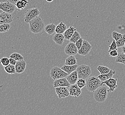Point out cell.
Listing matches in <instances>:
<instances>
[{
	"label": "cell",
	"instance_id": "1",
	"mask_svg": "<svg viewBox=\"0 0 125 115\" xmlns=\"http://www.w3.org/2000/svg\"><path fill=\"white\" fill-rule=\"evenodd\" d=\"M29 24V31L34 34L41 33L44 30L45 27L43 20L39 16L31 20Z\"/></svg>",
	"mask_w": 125,
	"mask_h": 115
},
{
	"label": "cell",
	"instance_id": "2",
	"mask_svg": "<svg viewBox=\"0 0 125 115\" xmlns=\"http://www.w3.org/2000/svg\"><path fill=\"white\" fill-rule=\"evenodd\" d=\"M109 92V89L106 87L101 86L94 92V99L99 103L104 102L107 99Z\"/></svg>",
	"mask_w": 125,
	"mask_h": 115
},
{
	"label": "cell",
	"instance_id": "3",
	"mask_svg": "<svg viewBox=\"0 0 125 115\" xmlns=\"http://www.w3.org/2000/svg\"><path fill=\"white\" fill-rule=\"evenodd\" d=\"M86 81L87 89L88 91L91 92H94L95 90L103 85L101 80L98 77L95 76L88 77Z\"/></svg>",
	"mask_w": 125,
	"mask_h": 115
},
{
	"label": "cell",
	"instance_id": "4",
	"mask_svg": "<svg viewBox=\"0 0 125 115\" xmlns=\"http://www.w3.org/2000/svg\"><path fill=\"white\" fill-rule=\"evenodd\" d=\"M76 71L78 73L79 78L86 79L89 77L92 74L91 67L88 65L82 64L78 66Z\"/></svg>",
	"mask_w": 125,
	"mask_h": 115
},
{
	"label": "cell",
	"instance_id": "5",
	"mask_svg": "<svg viewBox=\"0 0 125 115\" xmlns=\"http://www.w3.org/2000/svg\"><path fill=\"white\" fill-rule=\"evenodd\" d=\"M50 75L51 77L55 80L67 77L68 74L60 67H54L51 69L50 72Z\"/></svg>",
	"mask_w": 125,
	"mask_h": 115
},
{
	"label": "cell",
	"instance_id": "6",
	"mask_svg": "<svg viewBox=\"0 0 125 115\" xmlns=\"http://www.w3.org/2000/svg\"><path fill=\"white\" fill-rule=\"evenodd\" d=\"M40 11L37 8H31L27 10L25 12L24 21L25 23H29L31 20L38 17L40 14Z\"/></svg>",
	"mask_w": 125,
	"mask_h": 115
},
{
	"label": "cell",
	"instance_id": "7",
	"mask_svg": "<svg viewBox=\"0 0 125 115\" xmlns=\"http://www.w3.org/2000/svg\"><path fill=\"white\" fill-rule=\"evenodd\" d=\"M0 9L3 12L12 14L17 9L15 5L9 1L0 3Z\"/></svg>",
	"mask_w": 125,
	"mask_h": 115
},
{
	"label": "cell",
	"instance_id": "8",
	"mask_svg": "<svg viewBox=\"0 0 125 115\" xmlns=\"http://www.w3.org/2000/svg\"><path fill=\"white\" fill-rule=\"evenodd\" d=\"M92 46L88 41L86 40H83V43L81 48L78 50V53L79 55L86 56L89 54L92 50Z\"/></svg>",
	"mask_w": 125,
	"mask_h": 115
},
{
	"label": "cell",
	"instance_id": "9",
	"mask_svg": "<svg viewBox=\"0 0 125 115\" xmlns=\"http://www.w3.org/2000/svg\"><path fill=\"white\" fill-rule=\"evenodd\" d=\"M78 49L75 43L70 42L68 43L64 48V52L67 55H75L78 53Z\"/></svg>",
	"mask_w": 125,
	"mask_h": 115
},
{
	"label": "cell",
	"instance_id": "10",
	"mask_svg": "<svg viewBox=\"0 0 125 115\" xmlns=\"http://www.w3.org/2000/svg\"><path fill=\"white\" fill-rule=\"evenodd\" d=\"M103 84H105L108 88L109 92H112L115 91L116 89H117L118 86L117 83V79L111 78L110 79L102 82Z\"/></svg>",
	"mask_w": 125,
	"mask_h": 115
},
{
	"label": "cell",
	"instance_id": "11",
	"mask_svg": "<svg viewBox=\"0 0 125 115\" xmlns=\"http://www.w3.org/2000/svg\"><path fill=\"white\" fill-rule=\"evenodd\" d=\"M55 91L59 99L64 98L70 95L69 91L65 86L56 87Z\"/></svg>",
	"mask_w": 125,
	"mask_h": 115
},
{
	"label": "cell",
	"instance_id": "12",
	"mask_svg": "<svg viewBox=\"0 0 125 115\" xmlns=\"http://www.w3.org/2000/svg\"><path fill=\"white\" fill-rule=\"evenodd\" d=\"M13 18L11 13L3 12L0 13V25L10 24L13 21Z\"/></svg>",
	"mask_w": 125,
	"mask_h": 115
},
{
	"label": "cell",
	"instance_id": "13",
	"mask_svg": "<svg viewBox=\"0 0 125 115\" xmlns=\"http://www.w3.org/2000/svg\"><path fill=\"white\" fill-rule=\"evenodd\" d=\"M69 91L70 96H74L75 98L79 97L82 94L81 89L75 84L71 85V86H69Z\"/></svg>",
	"mask_w": 125,
	"mask_h": 115
},
{
	"label": "cell",
	"instance_id": "14",
	"mask_svg": "<svg viewBox=\"0 0 125 115\" xmlns=\"http://www.w3.org/2000/svg\"><path fill=\"white\" fill-rule=\"evenodd\" d=\"M15 67L16 73L17 74H21L24 72L26 67V62L24 60L17 61Z\"/></svg>",
	"mask_w": 125,
	"mask_h": 115
},
{
	"label": "cell",
	"instance_id": "15",
	"mask_svg": "<svg viewBox=\"0 0 125 115\" xmlns=\"http://www.w3.org/2000/svg\"><path fill=\"white\" fill-rule=\"evenodd\" d=\"M70 83L68 82L67 79L65 77H63L60 79L55 80L53 82V86L55 88L58 87H69Z\"/></svg>",
	"mask_w": 125,
	"mask_h": 115
},
{
	"label": "cell",
	"instance_id": "16",
	"mask_svg": "<svg viewBox=\"0 0 125 115\" xmlns=\"http://www.w3.org/2000/svg\"><path fill=\"white\" fill-rule=\"evenodd\" d=\"M66 78L71 85L75 84L78 79H79L76 70L71 73L70 74H68Z\"/></svg>",
	"mask_w": 125,
	"mask_h": 115
},
{
	"label": "cell",
	"instance_id": "17",
	"mask_svg": "<svg viewBox=\"0 0 125 115\" xmlns=\"http://www.w3.org/2000/svg\"><path fill=\"white\" fill-rule=\"evenodd\" d=\"M52 40L58 45H62L65 40L63 34L56 33L52 37Z\"/></svg>",
	"mask_w": 125,
	"mask_h": 115
},
{
	"label": "cell",
	"instance_id": "18",
	"mask_svg": "<svg viewBox=\"0 0 125 115\" xmlns=\"http://www.w3.org/2000/svg\"><path fill=\"white\" fill-rule=\"evenodd\" d=\"M76 29L74 27L70 26L68 29H67L63 33V36L66 40H69L70 38L72 36V35L75 31H76Z\"/></svg>",
	"mask_w": 125,
	"mask_h": 115
},
{
	"label": "cell",
	"instance_id": "19",
	"mask_svg": "<svg viewBox=\"0 0 125 115\" xmlns=\"http://www.w3.org/2000/svg\"><path fill=\"white\" fill-rule=\"evenodd\" d=\"M116 71L115 70H111L108 73L106 74H101L99 75L98 77L101 80L102 82H104L106 80L110 79L113 77V76L115 74Z\"/></svg>",
	"mask_w": 125,
	"mask_h": 115
},
{
	"label": "cell",
	"instance_id": "20",
	"mask_svg": "<svg viewBox=\"0 0 125 115\" xmlns=\"http://www.w3.org/2000/svg\"><path fill=\"white\" fill-rule=\"evenodd\" d=\"M78 66L77 64L73 65H65L63 66L61 68L67 74H69L72 72L76 70Z\"/></svg>",
	"mask_w": 125,
	"mask_h": 115
},
{
	"label": "cell",
	"instance_id": "21",
	"mask_svg": "<svg viewBox=\"0 0 125 115\" xmlns=\"http://www.w3.org/2000/svg\"><path fill=\"white\" fill-rule=\"evenodd\" d=\"M56 26L55 24L53 23L47 24L44 27V30L49 35H51L55 32Z\"/></svg>",
	"mask_w": 125,
	"mask_h": 115
},
{
	"label": "cell",
	"instance_id": "22",
	"mask_svg": "<svg viewBox=\"0 0 125 115\" xmlns=\"http://www.w3.org/2000/svg\"><path fill=\"white\" fill-rule=\"evenodd\" d=\"M67 28L66 25L62 22H61L56 26L55 32L56 33L63 34Z\"/></svg>",
	"mask_w": 125,
	"mask_h": 115
},
{
	"label": "cell",
	"instance_id": "23",
	"mask_svg": "<svg viewBox=\"0 0 125 115\" xmlns=\"http://www.w3.org/2000/svg\"><path fill=\"white\" fill-rule=\"evenodd\" d=\"M77 64V59L74 55H70L65 59L64 65H73Z\"/></svg>",
	"mask_w": 125,
	"mask_h": 115
},
{
	"label": "cell",
	"instance_id": "24",
	"mask_svg": "<svg viewBox=\"0 0 125 115\" xmlns=\"http://www.w3.org/2000/svg\"><path fill=\"white\" fill-rule=\"evenodd\" d=\"M4 68L5 72L8 74H14L16 73V70H15V67L14 65H11L10 64L4 67Z\"/></svg>",
	"mask_w": 125,
	"mask_h": 115
},
{
	"label": "cell",
	"instance_id": "25",
	"mask_svg": "<svg viewBox=\"0 0 125 115\" xmlns=\"http://www.w3.org/2000/svg\"><path fill=\"white\" fill-rule=\"evenodd\" d=\"M81 38V36L80 34L76 30L74 32V33L72 35V36L71 37V38L69 39V41L70 42H72V43H75L76 41H78L79 38Z\"/></svg>",
	"mask_w": 125,
	"mask_h": 115
},
{
	"label": "cell",
	"instance_id": "26",
	"mask_svg": "<svg viewBox=\"0 0 125 115\" xmlns=\"http://www.w3.org/2000/svg\"><path fill=\"white\" fill-rule=\"evenodd\" d=\"M97 69L101 74H107L111 70V69L109 68L104 66H99L97 68Z\"/></svg>",
	"mask_w": 125,
	"mask_h": 115
},
{
	"label": "cell",
	"instance_id": "27",
	"mask_svg": "<svg viewBox=\"0 0 125 115\" xmlns=\"http://www.w3.org/2000/svg\"><path fill=\"white\" fill-rule=\"evenodd\" d=\"M116 62L120 63L125 65V54L123 53H120L118 54L115 59Z\"/></svg>",
	"mask_w": 125,
	"mask_h": 115
},
{
	"label": "cell",
	"instance_id": "28",
	"mask_svg": "<svg viewBox=\"0 0 125 115\" xmlns=\"http://www.w3.org/2000/svg\"><path fill=\"white\" fill-rule=\"evenodd\" d=\"M11 28L10 24H4L0 25V33H5L9 31Z\"/></svg>",
	"mask_w": 125,
	"mask_h": 115
},
{
	"label": "cell",
	"instance_id": "29",
	"mask_svg": "<svg viewBox=\"0 0 125 115\" xmlns=\"http://www.w3.org/2000/svg\"><path fill=\"white\" fill-rule=\"evenodd\" d=\"M10 58H14L17 61H20L24 60V57L22 56V55L19 53H13L12 54Z\"/></svg>",
	"mask_w": 125,
	"mask_h": 115
},
{
	"label": "cell",
	"instance_id": "30",
	"mask_svg": "<svg viewBox=\"0 0 125 115\" xmlns=\"http://www.w3.org/2000/svg\"><path fill=\"white\" fill-rule=\"evenodd\" d=\"M76 84L80 89H82L86 86V79L79 78L76 82Z\"/></svg>",
	"mask_w": 125,
	"mask_h": 115
},
{
	"label": "cell",
	"instance_id": "31",
	"mask_svg": "<svg viewBox=\"0 0 125 115\" xmlns=\"http://www.w3.org/2000/svg\"><path fill=\"white\" fill-rule=\"evenodd\" d=\"M116 42L118 48L124 46L125 43V34L123 35L122 37L120 39L116 41Z\"/></svg>",
	"mask_w": 125,
	"mask_h": 115
},
{
	"label": "cell",
	"instance_id": "32",
	"mask_svg": "<svg viewBox=\"0 0 125 115\" xmlns=\"http://www.w3.org/2000/svg\"><path fill=\"white\" fill-rule=\"evenodd\" d=\"M123 34L120 33L116 31H113L112 33V37L116 41L120 39L123 36Z\"/></svg>",
	"mask_w": 125,
	"mask_h": 115
},
{
	"label": "cell",
	"instance_id": "33",
	"mask_svg": "<svg viewBox=\"0 0 125 115\" xmlns=\"http://www.w3.org/2000/svg\"><path fill=\"white\" fill-rule=\"evenodd\" d=\"M0 63L2 64L4 67L10 64V59L7 57L2 58L0 59Z\"/></svg>",
	"mask_w": 125,
	"mask_h": 115
},
{
	"label": "cell",
	"instance_id": "34",
	"mask_svg": "<svg viewBox=\"0 0 125 115\" xmlns=\"http://www.w3.org/2000/svg\"><path fill=\"white\" fill-rule=\"evenodd\" d=\"M109 49L108 52H110L111 50H118V48L117 44H116V42L115 39L113 40L112 42L111 43V45L109 46Z\"/></svg>",
	"mask_w": 125,
	"mask_h": 115
},
{
	"label": "cell",
	"instance_id": "35",
	"mask_svg": "<svg viewBox=\"0 0 125 115\" xmlns=\"http://www.w3.org/2000/svg\"><path fill=\"white\" fill-rule=\"evenodd\" d=\"M15 6L17 8V10L18 11H20L21 10H24V8L23 5L22 4V3L21 1V0H20L19 1H18L15 4Z\"/></svg>",
	"mask_w": 125,
	"mask_h": 115
},
{
	"label": "cell",
	"instance_id": "36",
	"mask_svg": "<svg viewBox=\"0 0 125 115\" xmlns=\"http://www.w3.org/2000/svg\"><path fill=\"white\" fill-rule=\"evenodd\" d=\"M83 39L81 37V38H79L78 41H76V43H75V45L76 46V47H77V48H78V50H79V49L81 48L82 44H83Z\"/></svg>",
	"mask_w": 125,
	"mask_h": 115
},
{
	"label": "cell",
	"instance_id": "37",
	"mask_svg": "<svg viewBox=\"0 0 125 115\" xmlns=\"http://www.w3.org/2000/svg\"><path fill=\"white\" fill-rule=\"evenodd\" d=\"M117 50H114L111 51L109 52V56L111 57H117L118 54Z\"/></svg>",
	"mask_w": 125,
	"mask_h": 115
},
{
	"label": "cell",
	"instance_id": "38",
	"mask_svg": "<svg viewBox=\"0 0 125 115\" xmlns=\"http://www.w3.org/2000/svg\"><path fill=\"white\" fill-rule=\"evenodd\" d=\"M9 59H10V64L11 65L15 66L16 63H17V61L12 58H10Z\"/></svg>",
	"mask_w": 125,
	"mask_h": 115
},
{
	"label": "cell",
	"instance_id": "39",
	"mask_svg": "<svg viewBox=\"0 0 125 115\" xmlns=\"http://www.w3.org/2000/svg\"><path fill=\"white\" fill-rule=\"evenodd\" d=\"M19 0H8V1L9 2L11 3H12V4H14V5H15L16 3L18 1H19Z\"/></svg>",
	"mask_w": 125,
	"mask_h": 115
},
{
	"label": "cell",
	"instance_id": "40",
	"mask_svg": "<svg viewBox=\"0 0 125 115\" xmlns=\"http://www.w3.org/2000/svg\"><path fill=\"white\" fill-rule=\"evenodd\" d=\"M121 48H122V50L123 53L125 54V46H123L122 47H121Z\"/></svg>",
	"mask_w": 125,
	"mask_h": 115
},
{
	"label": "cell",
	"instance_id": "41",
	"mask_svg": "<svg viewBox=\"0 0 125 115\" xmlns=\"http://www.w3.org/2000/svg\"><path fill=\"white\" fill-rule=\"evenodd\" d=\"M8 1V0H0V3L5 2H7Z\"/></svg>",
	"mask_w": 125,
	"mask_h": 115
},
{
	"label": "cell",
	"instance_id": "42",
	"mask_svg": "<svg viewBox=\"0 0 125 115\" xmlns=\"http://www.w3.org/2000/svg\"><path fill=\"white\" fill-rule=\"evenodd\" d=\"M47 0V1L48 2H52L54 0Z\"/></svg>",
	"mask_w": 125,
	"mask_h": 115
},
{
	"label": "cell",
	"instance_id": "43",
	"mask_svg": "<svg viewBox=\"0 0 125 115\" xmlns=\"http://www.w3.org/2000/svg\"><path fill=\"white\" fill-rule=\"evenodd\" d=\"M3 12V11L2 10L0 9V13H1V12Z\"/></svg>",
	"mask_w": 125,
	"mask_h": 115
},
{
	"label": "cell",
	"instance_id": "44",
	"mask_svg": "<svg viewBox=\"0 0 125 115\" xmlns=\"http://www.w3.org/2000/svg\"><path fill=\"white\" fill-rule=\"evenodd\" d=\"M124 46H125V45H124Z\"/></svg>",
	"mask_w": 125,
	"mask_h": 115
}]
</instances>
